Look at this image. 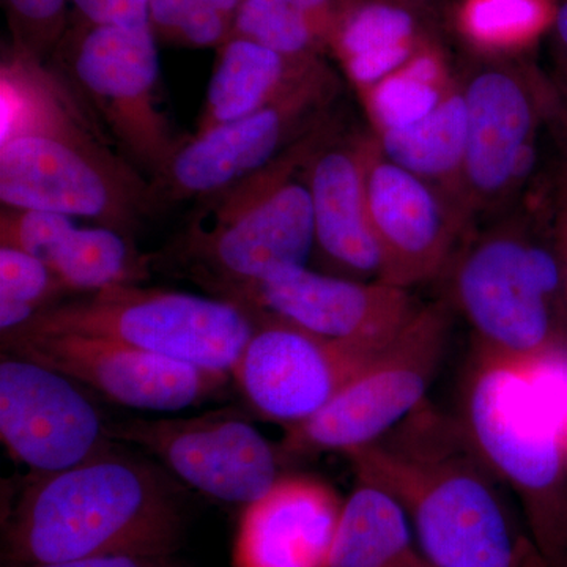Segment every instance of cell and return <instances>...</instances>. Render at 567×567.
Instances as JSON below:
<instances>
[{"mask_svg":"<svg viewBox=\"0 0 567 567\" xmlns=\"http://www.w3.org/2000/svg\"><path fill=\"white\" fill-rule=\"evenodd\" d=\"M328 567H434L393 496L354 477Z\"/></svg>","mask_w":567,"mask_h":567,"instance_id":"obj_23","label":"cell"},{"mask_svg":"<svg viewBox=\"0 0 567 567\" xmlns=\"http://www.w3.org/2000/svg\"><path fill=\"white\" fill-rule=\"evenodd\" d=\"M417 6L404 0H349L330 40L331 55L358 91H368L432 43Z\"/></svg>","mask_w":567,"mask_h":567,"instance_id":"obj_21","label":"cell"},{"mask_svg":"<svg viewBox=\"0 0 567 567\" xmlns=\"http://www.w3.org/2000/svg\"><path fill=\"white\" fill-rule=\"evenodd\" d=\"M344 499L311 476L279 477L245 506L234 567H328Z\"/></svg>","mask_w":567,"mask_h":567,"instance_id":"obj_20","label":"cell"},{"mask_svg":"<svg viewBox=\"0 0 567 567\" xmlns=\"http://www.w3.org/2000/svg\"><path fill=\"white\" fill-rule=\"evenodd\" d=\"M404 509L434 567H543L513 495L458 415L431 401L346 453Z\"/></svg>","mask_w":567,"mask_h":567,"instance_id":"obj_2","label":"cell"},{"mask_svg":"<svg viewBox=\"0 0 567 567\" xmlns=\"http://www.w3.org/2000/svg\"><path fill=\"white\" fill-rule=\"evenodd\" d=\"M551 117L555 118V122H557L558 125L559 142H561L563 153H565L566 156L567 167V106L565 103L559 102V95L557 106H555L554 115H551Z\"/></svg>","mask_w":567,"mask_h":567,"instance_id":"obj_34","label":"cell"},{"mask_svg":"<svg viewBox=\"0 0 567 567\" xmlns=\"http://www.w3.org/2000/svg\"><path fill=\"white\" fill-rule=\"evenodd\" d=\"M447 300L421 306L404 330L320 412L287 427L279 462L369 445L427 401L453 330Z\"/></svg>","mask_w":567,"mask_h":567,"instance_id":"obj_9","label":"cell"},{"mask_svg":"<svg viewBox=\"0 0 567 567\" xmlns=\"http://www.w3.org/2000/svg\"><path fill=\"white\" fill-rule=\"evenodd\" d=\"M404 2L413 3V6H420L424 0H404Z\"/></svg>","mask_w":567,"mask_h":567,"instance_id":"obj_36","label":"cell"},{"mask_svg":"<svg viewBox=\"0 0 567 567\" xmlns=\"http://www.w3.org/2000/svg\"><path fill=\"white\" fill-rule=\"evenodd\" d=\"M550 235L567 287V178L558 186L550 215Z\"/></svg>","mask_w":567,"mask_h":567,"instance_id":"obj_31","label":"cell"},{"mask_svg":"<svg viewBox=\"0 0 567 567\" xmlns=\"http://www.w3.org/2000/svg\"><path fill=\"white\" fill-rule=\"evenodd\" d=\"M0 203L126 235L156 218L152 182L118 153L50 62L9 44L0 63Z\"/></svg>","mask_w":567,"mask_h":567,"instance_id":"obj_1","label":"cell"},{"mask_svg":"<svg viewBox=\"0 0 567 567\" xmlns=\"http://www.w3.org/2000/svg\"><path fill=\"white\" fill-rule=\"evenodd\" d=\"M551 29L557 37L559 50L565 54V62L567 63V0H557V11H555V20Z\"/></svg>","mask_w":567,"mask_h":567,"instance_id":"obj_33","label":"cell"},{"mask_svg":"<svg viewBox=\"0 0 567 567\" xmlns=\"http://www.w3.org/2000/svg\"><path fill=\"white\" fill-rule=\"evenodd\" d=\"M169 558L136 557V555H106V557L71 559V561L29 567H173Z\"/></svg>","mask_w":567,"mask_h":567,"instance_id":"obj_32","label":"cell"},{"mask_svg":"<svg viewBox=\"0 0 567 567\" xmlns=\"http://www.w3.org/2000/svg\"><path fill=\"white\" fill-rule=\"evenodd\" d=\"M76 383L13 354L0 361L2 443L39 476L73 468L112 445L102 415Z\"/></svg>","mask_w":567,"mask_h":567,"instance_id":"obj_16","label":"cell"},{"mask_svg":"<svg viewBox=\"0 0 567 567\" xmlns=\"http://www.w3.org/2000/svg\"><path fill=\"white\" fill-rule=\"evenodd\" d=\"M466 126L465 99L458 81L423 121L406 128L372 134L391 162L434 185L468 216L464 203Z\"/></svg>","mask_w":567,"mask_h":567,"instance_id":"obj_24","label":"cell"},{"mask_svg":"<svg viewBox=\"0 0 567 567\" xmlns=\"http://www.w3.org/2000/svg\"><path fill=\"white\" fill-rule=\"evenodd\" d=\"M457 82L445 54L432 41L402 69L360 93L371 132H393L423 121Z\"/></svg>","mask_w":567,"mask_h":567,"instance_id":"obj_25","label":"cell"},{"mask_svg":"<svg viewBox=\"0 0 567 567\" xmlns=\"http://www.w3.org/2000/svg\"><path fill=\"white\" fill-rule=\"evenodd\" d=\"M364 140L365 132L347 130L339 118L309 159L315 254L323 274L383 282L385 262L369 215Z\"/></svg>","mask_w":567,"mask_h":567,"instance_id":"obj_18","label":"cell"},{"mask_svg":"<svg viewBox=\"0 0 567 567\" xmlns=\"http://www.w3.org/2000/svg\"><path fill=\"white\" fill-rule=\"evenodd\" d=\"M74 14L92 24L151 28L148 0H70Z\"/></svg>","mask_w":567,"mask_h":567,"instance_id":"obj_30","label":"cell"},{"mask_svg":"<svg viewBox=\"0 0 567 567\" xmlns=\"http://www.w3.org/2000/svg\"><path fill=\"white\" fill-rule=\"evenodd\" d=\"M182 537L173 481L111 445L29 484L7 518L3 547L11 561L40 566L106 555L169 558Z\"/></svg>","mask_w":567,"mask_h":567,"instance_id":"obj_3","label":"cell"},{"mask_svg":"<svg viewBox=\"0 0 567 567\" xmlns=\"http://www.w3.org/2000/svg\"><path fill=\"white\" fill-rule=\"evenodd\" d=\"M458 416L513 495L540 566L567 567L565 436L528 377L475 352Z\"/></svg>","mask_w":567,"mask_h":567,"instance_id":"obj_6","label":"cell"},{"mask_svg":"<svg viewBox=\"0 0 567 567\" xmlns=\"http://www.w3.org/2000/svg\"><path fill=\"white\" fill-rule=\"evenodd\" d=\"M249 311L252 336L233 377L257 415L287 427L320 412L390 344L324 338L281 317Z\"/></svg>","mask_w":567,"mask_h":567,"instance_id":"obj_12","label":"cell"},{"mask_svg":"<svg viewBox=\"0 0 567 567\" xmlns=\"http://www.w3.org/2000/svg\"><path fill=\"white\" fill-rule=\"evenodd\" d=\"M148 20L156 40L175 47L218 51L233 35L208 0H148Z\"/></svg>","mask_w":567,"mask_h":567,"instance_id":"obj_28","label":"cell"},{"mask_svg":"<svg viewBox=\"0 0 567 567\" xmlns=\"http://www.w3.org/2000/svg\"><path fill=\"white\" fill-rule=\"evenodd\" d=\"M2 352L62 372L130 409L178 412L207 401L230 374L181 363L112 339L81 334H2Z\"/></svg>","mask_w":567,"mask_h":567,"instance_id":"obj_14","label":"cell"},{"mask_svg":"<svg viewBox=\"0 0 567 567\" xmlns=\"http://www.w3.org/2000/svg\"><path fill=\"white\" fill-rule=\"evenodd\" d=\"M226 300L324 338L372 344L393 341L423 306L404 287L357 281L309 267L284 268Z\"/></svg>","mask_w":567,"mask_h":567,"instance_id":"obj_17","label":"cell"},{"mask_svg":"<svg viewBox=\"0 0 567 567\" xmlns=\"http://www.w3.org/2000/svg\"><path fill=\"white\" fill-rule=\"evenodd\" d=\"M475 352L525 365L567 349V287L550 227L505 215L466 238L445 275Z\"/></svg>","mask_w":567,"mask_h":567,"instance_id":"obj_5","label":"cell"},{"mask_svg":"<svg viewBox=\"0 0 567 567\" xmlns=\"http://www.w3.org/2000/svg\"><path fill=\"white\" fill-rule=\"evenodd\" d=\"M106 435L147 451L183 483L219 502L249 505L279 480L276 446L234 413L128 417L107 423Z\"/></svg>","mask_w":567,"mask_h":567,"instance_id":"obj_13","label":"cell"},{"mask_svg":"<svg viewBox=\"0 0 567 567\" xmlns=\"http://www.w3.org/2000/svg\"><path fill=\"white\" fill-rule=\"evenodd\" d=\"M557 0H462L457 29L465 43L488 58L528 50L554 25Z\"/></svg>","mask_w":567,"mask_h":567,"instance_id":"obj_26","label":"cell"},{"mask_svg":"<svg viewBox=\"0 0 567 567\" xmlns=\"http://www.w3.org/2000/svg\"><path fill=\"white\" fill-rule=\"evenodd\" d=\"M461 81L466 106L464 203L473 223L499 218L535 166L537 137L558 95L511 63L476 66Z\"/></svg>","mask_w":567,"mask_h":567,"instance_id":"obj_11","label":"cell"},{"mask_svg":"<svg viewBox=\"0 0 567 567\" xmlns=\"http://www.w3.org/2000/svg\"><path fill=\"white\" fill-rule=\"evenodd\" d=\"M339 117L251 175L197 199L153 268L229 298L315 256V213L308 169L312 153Z\"/></svg>","mask_w":567,"mask_h":567,"instance_id":"obj_4","label":"cell"},{"mask_svg":"<svg viewBox=\"0 0 567 567\" xmlns=\"http://www.w3.org/2000/svg\"><path fill=\"white\" fill-rule=\"evenodd\" d=\"M14 331L112 339L233 375L251 339L254 317L249 309L212 295L126 284L48 306Z\"/></svg>","mask_w":567,"mask_h":567,"instance_id":"obj_7","label":"cell"},{"mask_svg":"<svg viewBox=\"0 0 567 567\" xmlns=\"http://www.w3.org/2000/svg\"><path fill=\"white\" fill-rule=\"evenodd\" d=\"M323 59L290 58L244 37H230L218 50L194 134L264 110Z\"/></svg>","mask_w":567,"mask_h":567,"instance_id":"obj_22","label":"cell"},{"mask_svg":"<svg viewBox=\"0 0 567 567\" xmlns=\"http://www.w3.org/2000/svg\"><path fill=\"white\" fill-rule=\"evenodd\" d=\"M0 245L32 254L50 267L66 293H93L151 278L153 254L134 237L106 226H80L62 213L2 207Z\"/></svg>","mask_w":567,"mask_h":567,"instance_id":"obj_19","label":"cell"},{"mask_svg":"<svg viewBox=\"0 0 567 567\" xmlns=\"http://www.w3.org/2000/svg\"><path fill=\"white\" fill-rule=\"evenodd\" d=\"M559 80H561V82H559V91H561L563 95L559 96V99L565 100L563 103H565L567 106V63H563L561 73H559Z\"/></svg>","mask_w":567,"mask_h":567,"instance_id":"obj_35","label":"cell"},{"mask_svg":"<svg viewBox=\"0 0 567 567\" xmlns=\"http://www.w3.org/2000/svg\"><path fill=\"white\" fill-rule=\"evenodd\" d=\"M11 44L50 61L70 22V0H2Z\"/></svg>","mask_w":567,"mask_h":567,"instance_id":"obj_29","label":"cell"},{"mask_svg":"<svg viewBox=\"0 0 567 567\" xmlns=\"http://www.w3.org/2000/svg\"><path fill=\"white\" fill-rule=\"evenodd\" d=\"M65 287L32 254L0 245V331L20 330L48 306L62 301Z\"/></svg>","mask_w":567,"mask_h":567,"instance_id":"obj_27","label":"cell"},{"mask_svg":"<svg viewBox=\"0 0 567 567\" xmlns=\"http://www.w3.org/2000/svg\"><path fill=\"white\" fill-rule=\"evenodd\" d=\"M342 81L320 61L276 102L237 122L186 136L173 159L152 182L156 213L203 199L257 173L309 134L338 117Z\"/></svg>","mask_w":567,"mask_h":567,"instance_id":"obj_10","label":"cell"},{"mask_svg":"<svg viewBox=\"0 0 567 567\" xmlns=\"http://www.w3.org/2000/svg\"><path fill=\"white\" fill-rule=\"evenodd\" d=\"M364 164L383 282L412 290L445 278L475 224L445 193L391 162L372 132H365Z\"/></svg>","mask_w":567,"mask_h":567,"instance_id":"obj_15","label":"cell"},{"mask_svg":"<svg viewBox=\"0 0 567 567\" xmlns=\"http://www.w3.org/2000/svg\"><path fill=\"white\" fill-rule=\"evenodd\" d=\"M48 62L65 78L123 158L155 181L186 137L175 134L162 106L158 40L152 28L70 18Z\"/></svg>","mask_w":567,"mask_h":567,"instance_id":"obj_8","label":"cell"}]
</instances>
